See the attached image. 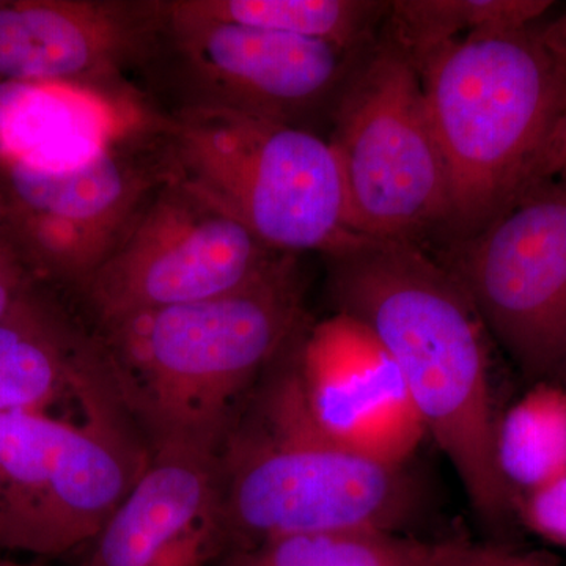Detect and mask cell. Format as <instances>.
<instances>
[{"mask_svg":"<svg viewBox=\"0 0 566 566\" xmlns=\"http://www.w3.org/2000/svg\"><path fill=\"white\" fill-rule=\"evenodd\" d=\"M335 312L353 316L392 357L423 424L476 515L504 523L515 512L495 455L488 335L453 274L427 248L365 240L331 256Z\"/></svg>","mask_w":566,"mask_h":566,"instance_id":"6da1fadb","label":"cell"},{"mask_svg":"<svg viewBox=\"0 0 566 566\" xmlns=\"http://www.w3.org/2000/svg\"><path fill=\"white\" fill-rule=\"evenodd\" d=\"M305 326L245 394L219 441L226 551L282 536L401 532L415 515L405 465L354 452L316 422L297 365Z\"/></svg>","mask_w":566,"mask_h":566,"instance_id":"7a4b0ae2","label":"cell"},{"mask_svg":"<svg viewBox=\"0 0 566 566\" xmlns=\"http://www.w3.org/2000/svg\"><path fill=\"white\" fill-rule=\"evenodd\" d=\"M305 323L303 270L282 253L232 292L96 331L148 438L219 444L237 406Z\"/></svg>","mask_w":566,"mask_h":566,"instance_id":"3957f363","label":"cell"},{"mask_svg":"<svg viewBox=\"0 0 566 566\" xmlns=\"http://www.w3.org/2000/svg\"><path fill=\"white\" fill-rule=\"evenodd\" d=\"M447 178L439 243L485 229L527 191L566 109V63L538 32H475L416 63Z\"/></svg>","mask_w":566,"mask_h":566,"instance_id":"277c9868","label":"cell"},{"mask_svg":"<svg viewBox=\"0 0 566 566\" xmlns=\"http://www.w3.org/2000/svg\"><path fill=\"white\" fill-rule=\"evenodd\" d=\"M81 419L0 416V549L62 557L91 545L136 485L151 446L117 375L82 397Z\"/></svg>","mask_w":566,"mask_h":566,"instance_id":"5b68a950","label":"cell"},{"mask_svg":"<svg viewBox=\"0 0 566 566\" xmlns=\"http://www.w3.org/2000/svg\"><path fill=\"white\" fill-rule=\"evenodd\" d=\"M175 175L275 252L331 256L367 238L346 221L327 137L222 109L164 112Z\"/></svg>","mask_w":566,"mask_h":566,"instance_id":"8992f818","label":"cell"},{"mask_svg":"<svg viewBox=\"0 0 566 566\" xmlns=\"http://www.w3.org/2000/svg\"><path fill=\"white\" fill-rule=\"evenodd\" d=\"M327 142L344 178L354 233L423 248L441 237L447 178L422 80L381 32L346 81Z\"/></svg>","mask_w":566,"mask_h":566,"instance_id":"52a82bcc","label":"cell"},{"mask_svg":"<svg viewBox=\"0 0 566 566\" xmlns=\"http://www.w3.org/2000/svg\"><path fill=\"white\" fill-rule=\"evenodd\" d=\"M364 51L192 17L170 0L144 73L174 93L172 111H232L322 134Z\"/></svg>","mask_w":566,"mask_h":566,"instance_id":"ba28073f","label":"cell"},{"mask_svg":"<svg viewBox=\"0 0 566 566\" xmlns=\"http://www.w3.org/2000/svg\"><path fill=\"white\" fill-rule=\"evenodd\" d=\"M174 177L163 112L77 166L0 163L6 237L40 282L70 294Z\"/></svg>","mask_w":566,"mask_h":566,"instance_id":"9c48e42d","label":"cell"},{"mask_svg":"<svg viewBox=\"0 0 566 566\" xmlns=\"http://www.w3.org/2000/svg\"><path fill=\"white\" fill-rule=\"evenodd\" d=\"M279 255L175 175L69 296L95 329H103L129 316L232 292Z\"/></svg>","mask_w":566,"mask_h":566,"instance_id":"30bf717a","label":"cell"},{"mask_svg":"<svg viewBox=\"0 0 566 566\" xmlns=\"http://www.w3.org/2000/svg\"><path fill=\"white\" fill-rule=\"evenodd\" d=\"M439 260L488 335L527 378L566 370V180L528 188L479 233L441 243Z\"/></svg>","mask_w":566,"mask_h":566,"instance_id":"8fae6325","label":"cell"},{"mask_svg":"<svg viewBox=\"0 0 566 566\" xmlns=\"http://www.w3.org/2000/svg\"><path fill=\"white\" fill-rule=\"evenodd\" d=\"M161 2L0 0V84H65L144 93Z\"/></svg>","mask_w":566,"mask_h":566,"instance_id":"7c38bea8","label":"cell"},{"mask_svg":"<svg viewBox=\"0 0 566 566\" xmlns=\"http://www.w3.org/2000/svg\"><path fill=\"white\" fill-rule=\"evenodd\" d=\"M150 446L147 468L81 566H207L226 551L218 442L161 436Z\"/></svg>","mask_w":566,"mask_h":566,"instance_id":"4fadbf2b","label":"cell"},{"mask_svg":"<svg viewBox=\"0 0 566 566\" xmlns=\"http://www.w3.org/2000/svg\"><path fill=\"white\" fill-rule=\"evenodd\" d=\"M297 365L316 422L354 452L405 465L427 436L397 364L353 316L307 324Z\"/></svg>","mask_w":566,"mask_h":566,"instance_id":"5bb4252c","label":"cell"},{"mask_svg":"<svg viewBox=\"0 0 566 566\" xmlns=\"http://www.w3.org/2000/svg\"><path fill=\"white\" fill-rule=\"evenodd\" d=\"M102 335L61 290L39 283L0 319V416L52 412L111 374Z\"/></svg>","mask_w":566,"mask_h":566,"instance_id":"9a60e30c","label":"cell"},{"mask_svg":"<svg viewBox=\"0 0 566 566\" xmlns=\"http://www.w3.org/2000/svg\"><path fill=\"white\" fill-rule=\"evenodd\" d=\"M158 112L144 93L7 82L0 84V163L77 166Z\"/></svg>","mask_w":566,"mask_h":566,"instance_id":"2e32d148","label":"cell"},{"mask_svg":"<svg viewBox=\"0 0 566 566\" xmlns=\"http://www.w3.org/2000/svg\"><path fill=\"white\" fill-rule=\"evenodd\" d=\"M472 549L461 543L424 542L401 532H329L234 547L214 566H450Z\"/></svg>","mask_w":566,"mask_h":566,"instance_id":"e0dca14e","label":"cell"},{"mask_svg":"<svg viewBox=\"0 0 566 566\" xmlns=\"http://www.w3.org/2000/svg\"><path fill=\"white\" fill-rule=\"evenodd\" d=\"M192 17L326 41L360 52L381 32L390 2L376 0H174Z\"/></svg>","mask_w":566,"mask_h":566,"instance_id":"ac0fdd59","label":"cell"},{"mask_svg":"<svg viewBox=\"0 0 566 566\" xmlns=\"http://www.w3.org/2000/svg\"><path fill=\"white\" fill-rule=\"evenodd\" d=\"M495 455L513 506L566 471V390L538 382L499 417Z\"/></svg>","mask_w":566,"mask_h":566,"instance_id":"d6986e66","label":"cell"},{"mask_svg":"<svg viewBox=\"0 0 566 566\" xmlns=\"http://www.w3.org/2000/svg\"><path fill=\"white\" fill-rule=\"evenodd\" d=\"M551 6L547 0H392L381 35L416 65L461 32L531 28Z\"/></svg>","mask_w":566,"mask_h":566,"instance_id":"ffe728a7","label":"cell"},{"mask_svg":"<svg viewBox=\"0 0 566 566\" xmlns=\"http://www.w3.org/2000/svg\"><path fill=\"white\" fill-rule=\"evenodd\" d=\"M516 509L532 531L566 546V471L546 485L520 495Z\"/></svg>","mask_w":566,"mask_h":566,"instance_id":"44dd1931","label":"cell"},{"mask_svg":"<svg viewBox=\"0 0 566 566\" xmlns=\"http://www.w3.org/2000/svg\"><path fill=\"white\" fill-rule=\"evenodd\" d=\"M41 283L3 233L0 240V319Z\"/></svg>","mask_w":566,"mask_h":566,"instance_id":"7402d4cb","label":"cell"},{"mask_svg":"<svg viewBox=\"0 0 566 566\" xmlns=\"http://www.w3.org/2000/svg\"><path fill=\"white\" fill-rule=\"evenodd\" d=\"M547 180H566V109L543 145L527 189Z\"/></svg>","mask_w":566,"mask_h":566,"instance_id":"603a6c76","label":"cell"},{"mask_svg":"<svg viewBox=\"0 0 566 566\" xmlns=\"http://www.w3.org/2000/svg\"><path fill=\"white\" fill-rule=\"evenodd\" d=\"M538 35L547 50L566 63V13L556 21L549 22L543 31L538 32Z\"/></svg>","mask_w":566,"mask_h":566,"instance_id":"cb8c5ba5","label":"cell"},{"mask_svg":"<svg viewBox=\"0 0 566 566\" xmlns=\"http://www.w3.org/2000/svg\"><path fill=\"white\" fill-rule=\"evenodd\" d=\"M515 564L516 560H512V558L504 556V554L474 547L471 554H468L460 562L450 566H512Z\"/></svg>","mask_w":566,"mask_h":566,"instance_id":"d4e9b609","label":"cell"},{"mask_svg":"<svg viewBox=\"0 0 566 566\" xmlns=\"http://www.w3.org/2000/svg\"><path fill=\"white\" fill-rule=\"evenodd\" d=\"M6 202H3L2 192H0V240H2L3 233H6Z\"/></svg>","mask_w":566,"mask_h":566,"instance_id":"484cf974","label":"cell"},{"mask_svg":"<svg viewBox=\"0 0 566 566\" xmlns=\"http://www.w3.org/2000/svg\"><path fill=\"white\" fill-rule=\"evenodd\" d=\"M0 566H24L17 564V562L6 560V558H0Z\"/></svg>","mask_w":566,"mask_h":566,"instance_id":"4316f807","label":"cell"},{"mask_svg":"<svg viewBox=\"0 0 566 566\" xmlns=\"http://www.w3.org/2000/svg\"><path fill=\"white\" fill-rule=\"evenodd\" d=\"M512 566H524L523 564H520V562H516L515 565H512Z\"/></svg>","mask_w":566,"mask_h":566,"instance_id":"83f0119b","label":"cell"}]
</instances>
